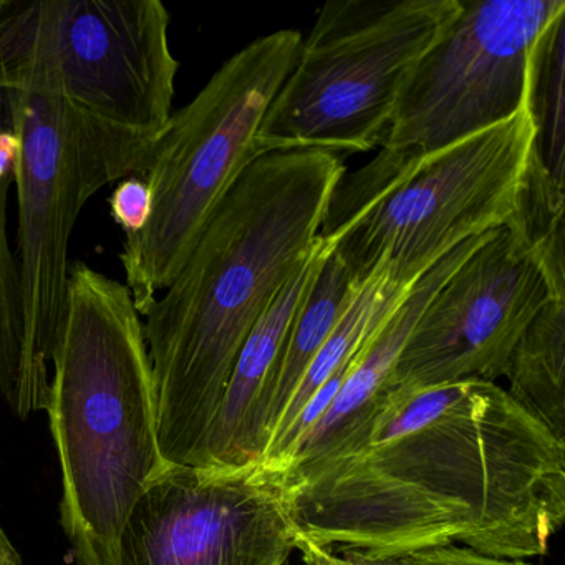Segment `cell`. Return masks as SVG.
<instances>
[{
	"instance_id": "obj_17",
	"label": "cell",
	"mask_w": 565,
	"mask_h": 565,
	"mask_svg": "<svg viewBox=\"0 0 565 565\" xmlns=\"http://www.w3.org/2000/svg\"><path fill=\"white\" fill-rule=\"evenodd\" d=\"M19 140L4 92H0V399L12 402L24 339L21 273L9 241V191L15 183Z\"/></svg>"
},
{
	"instance_id": "obj_15",
	"label": "cell",
	"mask_w": 565,
	"mask_h": 565,
	"mask_svg": "<svg viewBox=\"0 0 565 565\" xmlns=\"http://www.w3.org/2000/svg\"><path fill=\"white\" fill-rule=\"evenodd\" d=\"M512 399L565 443V302L548 300L509 359Z\"/></svg>"
},
{
	"instance_id": "obj_12",
	"label": "cell",
	"mask_w": 565,
	"mask_h": 565,
	"mask_svg": "<svg viewBox=\"0 0 565 565\" xmlns=\"http://www.w3.org/2000/svg\"><path fill=\"white\" fill-rule=\"evenodd\" d=\"M329 253V244L319 234L306 266L284 287L247 337L196 466L241 468L260 461L266 448L267 408L284 342L300 302Z\"/></svg>"
},
{
	"instance_id": "obj_19",
	"label": "cell",
	"mask_w": 565,
	"mask_h": 565,
	"mask_svg": "<svg viewBox=\"0 0 565 565\" xmlns=\"http://www.w3.org/2000/svg\"><path fill=\"white\" fill-rule=\"evenodd\" d=\"M151 207L153 200L150 186L140 177L121 180L108 200L111 217L124 230L125 237L135 236L147 226Z\"/></svg>"
},
{
	"instance_id": "obj_23",
	"label": "cell",
	"mask_w": 565,
	"mask_h": 565,
	"mask_svg": "<svg viewBox=\"0 0 565 565\" xmlns=\"http://www.w3.org/2000/svg\"><path fill=\"white\" fill-rule=\"evenodd\" d=\"M0 565H22L21 555L2 529H0Z\"/></svg>"
},
{
	"instance_id": "obj_10",
	"label": "cell",
	"mask_w": 565,
	"mask_h": 565,
	"mask_svg": "<svg viewBox=\"0 0 565 565\" xmlns=\"http://www.w3.org/2000/svg\"><path fill=\"white\" fill-rule=\"evenodd\" d=\"M299 537L284 472L167 462L125 522L117 565H287Z\"/></svg>"
},
{
	"instance_id": "obj_1",
	"label": "cell",
	"mask_w": 565,
	"mask_h": 565,
	"mask_svg": "<svg viewBox=\"0 0 565 565\" xmlns=\"http://www.w3.org/2000/svg\"><path fill=\"white\" fill-rule=\"evenodd\" d=\"M284 478L302 537L372 558L461 545L524 561L565 521V443L484 380L388 386Z\"/></svg>"
},
{
	"instance_id": "obj_2",
	"label": "cell",
	"mask_w": 565,
	"mask_h": 565,
	"mask_svg": "<svg viewBox=\"0 0 565 565\" xmlns=\"http://www.w3.org/2000/svg\"><path fill=\"white\" fill-rule=\"evenodd\" d=\"M343 158L273 151L217 204L145 326L164 461L196 466L247 337L316 249Z\"/></svg>"
},
{
	"instance_id": "obj_14",
	"label": "cell",
	"mask_w": 565,
	"mask_h": 565,
	"mask_svg": "<svg viewBox=\"0 0 565 565\" xmlns=\"http://www.w3.org/2000/svg\"><path fill=\"white\" fill-rule=\"evenodd\" d=\"M362 286L353 282L345 267L329 253L300 302L284 342L267 408L266 445L303 373L332 335Z\"/></svg>"
},
{
	"instance_id": "obj_22",
	"label": "cell",
	"mask_w": 565,
	"mask_h": 565,
	"mask_svg": "<svg viewBox=\"0 0 565 565\" xmlns=\"http://www.w3.org/2000/svg\"><path fill=\"white\" fill-rule=\"evenodd\" d=\"M340 557L352 562L353 565H412L406 557L372 558L356 551H339Z\"/></svg>"
},
{
	"instance_id": "obj_11",
	"label": "cell",
	"mask_w": 565,
	"mask_h": 565,
	"mask_svg": "<svg viewBox=\"0 0 565 565\" xmlns=\"http://www.w3.org/2000/svg\"><path fill=\"white\" fill-rule=\"evenodd\" d=\"M548 300L544 277L508 230L489 231L416 320L388 386L495 382Z\"/></svg>"
},
{
	"instance_id": "obj_7",
	"label": "cell",
	"mask_w": 565,
	"mask_h": 565,
	"mask_svg": "<svg viewBox=\"0 0 565 565\" xmlns=\"http://www.w3.org/2000/svg\"><path fill=\"white\" fill-rule=\"evenodd\" d=\"M459 12L461 0L323 4L254 138L257 154L382 147L403 82Z\"/></svg>"
},
{
	"instance_id": "obj_8",
	"label": "cell",
	"mask_w": 565,
	"mask_h": 565,
	"mask_svg": "<svg viewBox=\"0 0 565 565\" xmlns=\"http://www.w3.org/2000/svg\"><path fill=\"white\" fill-rule=\"evenodd\" d=\"M19 140L18 263L24 339L9 403L19 418L47 408L49 365L57 345L68 282V246L87 201L102 190L84 130L64 98L4 92Z\"/></svg>"
},
{
	"instance_id": "obj_16",
	"label": "cell",
	"mask_w": 565,
	"mask_h": 565,
	"mask_svg": "<svg viewBox=\"0 0 565 565\" xmlns=\"http://www.w3.org/2000/svg\"><path fill=\"white\" fill-rule=\"evenodd\" d=\"M564 183L555 180L532 150L504 224L512 241L544 277L552 300L565 302Z\"/></svg>"
},
{
	"instance_id": "obj_5",
	"label": "cell",
	"mask_w": 565,
	"mask_h": 565,
	"mask_svg": "<svg viewBox=\"0 0 565 565\" xmlns=\"http://www.w3.org/2000/svg\"><path fill=\"white\" fill-rule=\"evenodd\" d=\"M535 143L529 104L435 153L382 148L333 191L320 236L355 284L412 287L456 247L508 223Z\"/></svg>"
},
{
	"instance_id": "obj_13",
	"label": "cell",
	"mask_w": 565,
	"mask_h": 565,
	"mask_svg": "<svg viewBox=\"0 0 565 565\" xmlns=\"http://www.w3.org/2000/svg\"><path fill=\"white\" fill-rule=\"evenodd\" d=\"M466 241L461 246L443 257L428 273L423 274L395 303L392 310L376 323L319 422L297 443L292 455L284 465L282 472L296 471L329 452L345 433L372 408L379 396L388 388L393 369L399 352L412 332L416 320L428 306L436 290L458 269L459 264L488 237Z\"/></svg>"
},
{
	"instance_id": "obj_4",
	"label": "cell",
	"mask_w": 565,
	"mask_h": 565,
	"mask_svg": "<svg viewBox=\"0 0 565 565\" xmlns=\"http://www.w3.org/2000/svg\"><path fill=\"white\" fill-rule=\"evenodd\" d=\"M160 0H0V92L64 98L102 188L141 177L180 62Z\"/></svg>"
},
{
	"instance_id": "obj_20",
	"label": "cell",
	"mask_w": 565,
	"mask_h": 565,
	"mask_svg": "<svg viewBox=\"0 0 565 565\" xmlns=\"http://www.w3.org/2000/svg\"><path fill=\"white\" fill-rule=\"evenodd\" d=\"M412 565H532L519 558L495 557L461 545H441L403 555Z\"/></svg>"
},
{
	"instance_id": "obj_18",
	"label": "cell",
	"mask_w": 565,
	"mask_h": 565,
	"mask_svg": "<svg viewBox=\"0 0 565 565\" xmlns=\"http://www.w3.org/2000/svg\"><path fill=\"white\" fill-rule=\"evenodd\" d=\"M564 24L561 15L539 42L532 61L529 110L535 151L555 180L564 183Z\"/></svg>"
},
{
	"instance_id": "obj_3",
	"label": "cell",
	"mask_w": 565,
	"mask_h": 565,
	"mask_svg": "<svg viewBox=\"0 0 565 565\" xmlns=\"http://www.w3.org/2000/svg\"><path fill=\"white\" fill-rule=\"evenodd\" d=\"M45 412L62 471L61 522L77 565H117L125 522L167 465L143 320L127 284L68 267Z\"/></svg>"
},
{
	"instance_id": "obj_9",
	"label": "cell",
	"mask_w": 565,
	"mask_h": 565,
	"mask_svg": "<svg viewBox=\"0 0 565 565\" xmlns=\"http://www.w3.org/2000/svg\"><path fill=\"white\" fill-rule=\"evenodd\" d=\"M564 0H461V12L403 82L382 148L435 153L529 104L539 42Z\"/></svg>"
},
{
	"instance_id": "obj_6",
	"label": "cell",
	"mask_w": 565,
	"mask_h": 565,
	"mask_svg": "<svg viewBox=\"0 0 565 565\" xmlns=\"http://www.w3.org/2000/svg\"><path fill=\"white\" fill-rule=\"evenodd\" d=\"M302 35L277 31L227 58L158 138L143 178L147 226L125 237L120 263L141 317L173 282L204 224L243 171L259 158L254 138L289 77Z\"/></svg>"
},
{
	"instance_id": "obj_21",
	"label": "cell",
	"mask_w": 565,
	"mask_h": 565,
	"mask_svg": "<svg viewBox=\"0 0 565 565\" xmlns=\"http://www.w3.org/2000/svg\"><path fill=\"white\" fill-rule=\"evenodd\" d=\"M297 551L302 552L303 561L307 565H353L352 562L345 561L332 548L319 547L313 542L307 541L300 535L297 542Z\"/></svg>"
}]
</instances>
